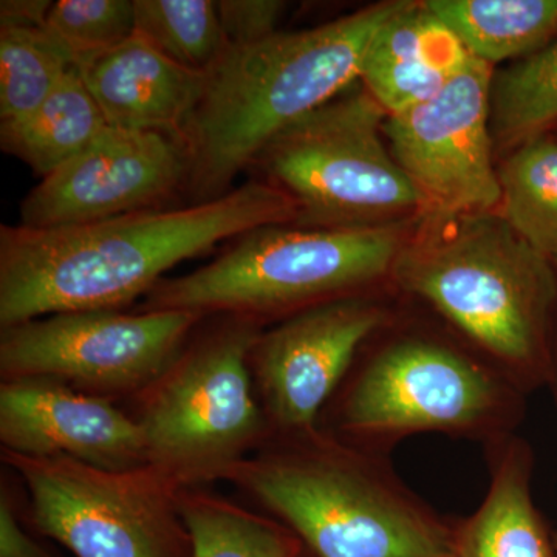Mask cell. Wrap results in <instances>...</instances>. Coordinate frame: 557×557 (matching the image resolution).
<instances>
[{"label": "cell", "instance_id": "cell-19", "mask_svg": "<svg viewBox=\"0 0 557 557\" xmlns=\"http://www.w3.org/2000/svg\"><path fill=\"white\" fill-rule=\"evenodd\" d=\"M475 60H525L557 36V0H426Z\"/></svg>", "mask_w": 557, "mask_h": 557}, {"label": "cell", "instance_id": "cell-8", "mask_svg": "<svg viewBox=\"0 0 557 557\" xmlns=\"http://www.w3.org/2000/svg\"><path fill=\"white\" fill-rule=\"evenodd\" d=\"M386 119L357 83L263 149L255 166L295 201L293 225L354 228L421 218L420 194L386 145Z\"/></svg>", "mask_w": 557, "mask_h": 557}, {"label": "cell", "instance_id": "cell-18", "mask_svg": "<svg viewBox=\"0 0 557 557\" xmlns=\"http://www.w3.org/2000/svg\"><path fill=\"white\" fill-rule=\"evenodd\" d=\"M108 127L76 67L38 109L0 123V146L44 178L78 157Z\"/></svg>", "mask_w": 557, "mask_h": 557}, {"label": "cell", "instance_id": "cell-25", "mask_svg": "<svg viewBox=\"0 0 557 557\" xmlns=\"http://www.w3.org/2000/svg\"><path fill=\"white\" fill-rule=\"evenodd\" d=\"M47 28L79 61L135 35L134 0H58L47 16Z\"/></svg>", "mask_w": 557, "mask_h": 557}, {"label": "cell", "instance_id": "cell-4", "mask_svg": "<svg viewBox=\"0 0 557 557\" xmlns=\"http://www.w3.org/2000/svg\"><path fill=\"white\" fill-rule=\"evenodd\" d=\"M556 269L496 211L423 219L392 284L426 304L531 394L552 383Z\"/></svg>", "mask_w": 557, "mask_h": 557}, {"label": "cell", "instance_id": "cell-23", "mask_svg": "<svg viewBox=\"0 0 557 557\" xmlns=\"http://www.w3.org/2000/svg\"><path fill=\"white\" fill-rule=\"evenodd\" d=\"M76 67L73 51L47 27L0 30V123L38 109Z\"/></svg>", "mask_w": 557, "mask_h": 557}, {"label": "cell", "instance_id": "cell-27", "mask_svg": "<svg viewBox=\"0 0 557 557\" xmlns=\"http://www.w3.org/2000/svg\"><path fill=\"white\" fill-rule=\"evenodd\" d=\"M0 557H62L33 536L5 479L0 491Z\"/></svg>", "mask_w": 557, "mask_h": 557}, {"label": "cell", "instance_id": "cell-3", "mask_svg": "<svg viewBox=\"0 0 557 557\" xmlns=\"http://www.w3.org/2000/svg\"><path fill=\"white\" fill-rule=\"evenodd\" d=\"M222 482L288 528L309 557H449L456 519L418 496L388 454L324 429L270 438Z\"/></svg>", "mask_w": 557, "mask_h": 557}, {"label": "cell", "instance_id": "cell-17", "mask_svg": "<svg viewBox=\"0 0 557 557\" xmlns=\"http://www.w3.org/2000/svg\"><path fill=\"white\" fill-rule=\"evenodd\" d=\"M487 490L456 519L449 557H557L555 533L533 496L534 454L518 434L485 448Z\"/></svg>", "mask_w": 557, "mask_h": 557}, {"label": "cell", "instance_id": "cell-30", "mask_svg": "<svg viewBox=\"0 0 557 557\" xmlns=\"http://www.w3.org/2000/svg\"><path fill=\"white\" fill-rule=\"evenodd\" d=\"M552 260H553V262H555V265L557 267V252L555 256H553Z\"/></svg>", "mask_w": 557, "mask_h": 557}, {"label": "cell", "instance_id": "cell-21", "mask_svg": "<svg viewBox=\"0 0 557 557\" xmlns=\"http://www.w3.org/2000/svg\"><path fill=\"white\" fill-rule=\"evenodd\" d=\"M497 212L541 255L557 252V138L541 135L512 150L498 168Z\"/></svg>", "mask_w": 557, "mask_h": 557}, {"label": "cell", "instance_id": "cell-7", "mask_svg": "<svg viewBox=\"0 0 557 557\" xmlns=\"http://www.w3.org/2000/svg\"><path fill=\"white\" fill-rule=\"evenodd\" d=\"M263 329L233 314L205 318L159 379L132 398L149 465L183 487L222 482L271 438L249 364Z\"/></svg>", "mask_w": 557, "mask_h": 557}, {"label": "cell", "instance_id": "cell-22", "mask_svg": "<svg viewBox=\"0 0 557 557\" xmlns=\"http://www.w3.org/2000/svg\"><path fill=\"white\" fill-rule=\"evenodd\" d=\"M557 124V40L493 78L491 132L498 150H515Z\"/></svg>", "mask_w": 557, "mask_h": 557}, {"label": "cell", "instance_id": "cell-5", "mask_svg": "<svg viewBox=\"0 0 557 557\" xmlns=\"http://www.w3.org/2000/svg\"><path fill=\"white\" fill-rule=\"evenodd\" d=\"M386 327L359 351L319 428L388 456L413 435L485 448L516 434L528 394L496 362L463 338L405 329L386 335Z\"/></svg>", "mask_w": 557, "mask_h": 557}, {"label": "cell", "instance_id": "cell-16", "mask_svg": "<svg viewBox=\"0 0 557 557\" xmlns=\"http://www.w3.org/2000/svg\"><path fill=\"white\" fill-rule=\"evenodd\" d=\"M471 58L424 2H406L370 42L359 83L387 116L434 98Z\"/></svg>", "mask_w": 557, "mask_h": 557}, {"label": "cell", "instance_id": "cell-1", "mask_svg": "<svg viewBox=\"0 0 557 557\" xmlns=\"http://www.w3.org/2000/svg\"><path fill=\"white\" fill-rule=\"evenodd\" d=\"M298 207L267 180L208 203L149 209L62 228H0V327L70 311L123 310L164 274L265 225H288Z\"/></svg>", "mask_w": 557, "mask_h": 557}, {"label": "cell", "instance_id": "cell-15", "mask_svg": "<svg viewBox=\"0 0 557 557\" xmlns=\"http://www.w3.org/2000/svg\"><path fill=\"white\" fill-rule=\"evenodd\" d=\"M78 70L110 127L159 132L182 143L208 75L170 60L137 33L83 58Z\"/></svg>", "mask_w": 557, "mask_h": 557}, {"label": "cell", "instance_id": "cell-11", "mask_svg": "<svg viewBox=\"0 0 557 557\" xmlns=\"http://www.w3.org/2000/svg\"><path fill=\"white\" fill-rule=\"evenodd\" d=\"M493 67L469 58L434 98L387 116L388 148L423 201L421 219L496 212L491 132Z\"/></svg>", "mask_w": 557, "mask_h": 557}, {"label": "cell", "instance_id": "cell-10", "mask_svg": "<svg viewBox=\"0 0 557 557\" xmlns=\"http://www.w3.org/2000/svg\"><path fill=\"white\" fill-rule=\"evenodd\" d=\"M207 317L186 310L70 311L0 332V379H50L95 397L135 398Z\"/></svg>", "mask_w": 557, "mask_h": 557}, {"label": "cell", "instance_id": "cell-6", "mask_svg": "<svg viewBox=\"0 0 557 557\" xmlns=\"http://www.w3.org/2000/svg\"><path fill=\"white\" fill-rule=\"evenodd\" d=\"M410 234L409 220L354 228L259 226L201 269L164 278L137 310L233 314L269 327L392 282Z\"/></svg>", "mask_w": 557, "mask_h": 557}, {"label": "cell", "instance_id": "cell-29", "mask_svg": "<svg viewBox=\"0 0 557 557\" xmlns=\"http://www.w3.org/2000/svg\"><path fill=\"white\" fill-rule=\"evenodd\" d=\"M552 384L555 387L556 398H557V325H556V341H555V361H553V376Z\"/></svg>", "mask_w": 557, "mask_h": 557}, {"label": "cell", "instance_id": "cell-20", "mask_svg": "<svg viewBox=\"0 0 557 557\" xmlns=\"http://www.w3.org/2000/svg\"><path fill=\"white\" fill-rule=\"evenodd\" d=\"M178 504L196 557H309L299 539L265 512L201 486L182 487Z\"/></svg>", "mask_w": 557, "mask_h": 557}, {"label": "cell", "instance_id": "cell-28", "mask_svg": "<svg viewBox=\"0 0 557 557\" xmlns=\"http://www.w3.org/2000/svg\"><path fill=\"white\" fill-rule=\"evenodd\" d=\"M51 5L50 0H2L0 30L47 27Z\"/></svg>", "mask_w": 557, "mask_h": 557}, {"label": "cell", "instance_id": "cell-24", "mask_svg": "<svg viewBox=\"0 0 557 557\" xmlns=\"http://www.w3.org/2000/svg\"><path fill=\"white\" fill-rule=\"evenodd\" d=\"M135 33L183 67L208 73L228 49L214 0H134Z\"/></svg>", "mask_w": 557, "mask_h": 557}, {"label": "cell", "instance_id": "cell-31", "mask_svg": "<svg viewBox=\"0 0 557 557\" xmlns=\"http://www.w3.org/2000/svg\"><path fill=\"white\" fill-rule=\"evenodd\" d=\"M555 544H556V549H557V531H555Z\"/></svg>", "mask_w": 557, "mask_h": 557}, {"label": "cell", "instance_id": "cell-9", "mask_svg": "<svg viewBox=\"0 0 557 557\" xmlns=\"http://www.w3.org/2000/svg\"><path fill=\"white\" fill-rule=\"evenodd\" d=\"M28 496L27 525L73 557H196L182 485L153 465L108 471L69 457L2 450Z\"/></svg>", "mask_w": 557, "mask_h": 557}, {"label": "cell", "instance_id": "cell-14", "mask_svg": "<svg viewBox=\"0 0 557 557\" xmlns=\"http://www.w3.org/2000/svg\"><path fill=\"white\" fill-rule=\"evenodd\" d=\"M2 450L28 457H69L108 471L149 465L138 421L115 401L50 379L0 383Z\"/></svg>", "mask_w": 557, "mask_h": 557}, {"label": "cell", "instance_id": "cell-12", "mask_svg": "<svg viewBox=\"0 0 557 557\" xmlns=\"http://www.w3.org/2000/svg\"><path fill=\"white\" fill-rule=\"evenodd\" d=\"M373 293L319 304L269 325L251 355L271 438L317 431L359 351L395 318Z\"/></svg>", "mask_w": 557, "mask_h": 557}, {"label": "cell", "instance_id": "cell-13", "mask_svg": "<svg viewBox=\"0 0 557 557\" xmlns=\"http://www.w3.org/2000/svg\"><path fill=\"white\" fill-rule=\"evenodd\" d=\"M188 177V152L180 139L109 126L27 194L20 225L62 228L160 209L185 193Z\"/></svg>", "mask_w": 557, "mask_h": 557}, {"label": "cell", "instance_id": "cell-2", "mask_svg": "<svg viewBox=\"0 0 557 557\" xmlns=\"http://www.w3.org/2000/svg\"><path fill=\"white\" fill-rule=\"evenodd\" d=\"M406 2L375 3L318 27L228 47L209 70L183 132L190 205L228 194L278 134L359 83L373 36Z\"/></svg>", "mask_w": 557, "mask_h": 557}, {"label": "cell", "instance_id": "cell-26", "mask_svg": "<svg viewBox=\"0 0 557 557\" xmlns=\"http://www.w3.org/2000/svg\"><path fill=\"white\" fill-rule=\"evenodd\" d=\"M220 27L228 47H245L270 38L287 9L281 0H218Z\"/></svg>", "mask_w": 557, "mask_h": 557}]
</instances>
